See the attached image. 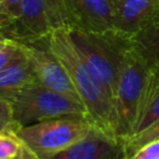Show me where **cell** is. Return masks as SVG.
<instances>
[{
  "label": "cell",
  "instance_id": "6da1fadb",
  "mask_svg": "<svg viewBox=\"0 0 159 159\" xmlns=\"http://www.w3.org/2000/svg\"><path fill=\"white\" fill-rule=\"evenodd\" d=\"M42 41L67 71L92 125L106 135L119 140L113 98L80 56L71 41L68 29H57Z\"/></svg>",
  "mask_w": 159,
  "mask_h": 159
},
{
  "label": "cell",
  "instance_id": "7a4b0ae2",
  "mask_svg": "<svg viewBox=\"0 0 159 159\" xmlns=\"http://www.w3.org/2000/svg\"><path fill=\"white\" fill-rule=\"evenodd\" d=\"M150 67L135 50L132 39L125 47L119 68L118 83L114 94L117 113V134L124 145L135 133L139 120L140 103Z\"/></svg>",
  "mask_w": 159,
  "mask_h": 159
},
{
  "label": "cell",
  "instance_id": "3957f363",
  "mask_svg": "<svg viewBox=\"0 0 159 159\" xmlns=\"http://www.w3.org/2000/svg\"><path fill=\"white\" fill-rule=\"evenodd\" d=\"M10 103L16 128L62 117L87 118L81 101L52 91L39 81L27 84Z\"/></svg>",
  "mask_w": 159,
  "mask_h": 159
},
{
  "label": "cell",
  "instance_id": "277c9868",
  "mask_svg": "<svg viewBox=\"0 0 159 159\" xmlns=\"http://www.w3.org/2000/svg\"><path fill=\"white\" fill-rule=\"evenodd\" d=\"M93 128L84 117H62L20 127L16 132L39 159H51L83 139Z\"/></svg>",
  "mask_w": 159,
  "mask_h": 159
},
{
  "label": "cell",
  "instance_id": "5b68a950",
  "mask_svg": "<svg viewBox=\"0 0 159 159\" xmlns=\"http://www.w3.org/2000/svg\"><path fill=\"white\" fill-rule=\"evenodd\" d=\"M70 27L63 0H22L19 17L0 30L17 42H37L57 29Z\"/></svg>",
  "mask_w": 159,
  "mask_h": 159
},
{
  "label": "cell",
  "instance_id": "8992f818",
  "mask_svg": "<svg viewBox=\"0 0 159 159\" xmlns=\"http://www.w3.org/2000/svg\"><path fill=\"white\" fill-rule=\"evenodd\" d=\"M19 43L30 61L37 81L41 84L52 91L81 101L63 65L42 40L37 42Z\"/></svg>",
  "mask_w": 159,
  "mask_h": 159
},
{
  "label": "cell",
  "instance_id": "52a82bcc",
  "mask_svg": "<svg viewBox=\"0 0 159 159\" xmlns=\"http://www.w3.org/2000/svg\"><path fill=\"white\" fill-rule=\"evenodd\" d=\"M71 27L102 34L114 30L111 0H63Z\"/></svg>",
  "mask_w": 159,
  "mask_h": 159
},
{
  "label": "cell",
  "instance_id": "ba28073f",
  "mask_svg": "<svg viewBox=\"0 0 159 159\" xmlns=\"http://www.w3.org/2000/svg\"><path fill=\"white\" fill-rule=\"evenodd\" d=\"M114 30L133 36L159 17V0H111Z\"/></svg>",
  "mask_w": 159,
  "mask_h": 159
},
{
  "label": "cell",
  "instance_id": "9c48e42d",
  "mask_svg": "<svg viewBox=\"0 0 159 159\" xmlns=\"http://www.w3.org/2000/svg\"><path fill=\"white\" fill-rule=\"evenodd\" d=\"M51 159H128L124 145L97 128Z\"/></svg>",
  "mask_w": 159,
  "mask_h": 159
},
{
  "label": "cell",
  "instance_id": "30bf717a",
  "mask_svg": "<svg viewBox=\"0 0 159 159\" xmlns=\"http://www.w3.org/2000/svg\"><path fill=\"white\" fill-rule=\"evenodd\" d=\"M35 81L37 78L34 68L21 48L16 60L0 72V98L11 102L27 84Z\"/></svg>",
  "mask_w": 159,
  "mask_h": 159
},
{
  "label": "cell",
  "instance_id": "8fae6325",
  "mask_svg": "<svg viewBox=\"0 0 159 159\" xmlns=\"http://www.w3.org/2000/svg\"><path fill=\"white\" fill-rule=\"evenodd\" d=\"M132 42L150 68H159V17L134 34Z\"/></svg>",
  "mask_w": 159,
  "mask_h": 159
},
{
  "label": "cell",
  "instance_id": "7c38bea8",
  "mask_svg": "<svg viewBox=\"0 0 159 159\" xmlns=\"http://www.w3.org/2000/svg\"><path fill=\"white\" fill-rule=\"evenodd\" d=\"M0 159H39L19 137L16 129L0 132Z\"/></svg>",
  "mask_w": 159,
  "mask_h": 159
},
{
  "label": "cell",
  "instance_id": "4fadbf2b",
  "mask_svg": "<svg viewBox=\"0 0 159 159\" xmlns=\"http://www.w3.org/2000/svg\"><path fill=\"white\" fill-rule=\"evenodd\" d=\"M154 140H159V120L157 123H154L152 127H149L148 129H145L142 133L134 135L129 142H127L124 144L127 158L132 157L143 145H145L150 142H154Z\"/></svg>",
  "mask_w": 159,
  "mask_h": 159
},
{
  "label": "cell",
  "instance_id": "5bb4252c",
  "mask_svg": "<svg viewBox=\"0 0 159 159\" xmlns=\"http://www.w3.org/2000/svg\"><path fill=\"white\" fill-rule=\"evenodd\" d=\"M158 120H159V92L154 96V98L150 101V103L147 106V108L144 109L143 114L140 116V119H139V122L137 124L134 135H137V134L142 133L143 130L148 129L149 127H152Z\"/></svg>",
  "mask_w": 159,
  "mask_h": 159
},
{
  "label": "cell",
  "instance_id": "9a60e30c",
  "mask_svg": "<svg viewBox=\"0 0 159 159\" xmlns=\"http://www.w3.org/2000/svg\"><path fill=\"white\" fill-rule=\"evenodd\" d=\"M22 0H1L0 2V20L1 29L12 24L20 15Z\"/></svg>",
  "mask_w": 159,
  "mask_h": 159
},
{
  "label": "cell",
  "instance_id": "2e32d148",
  "mask_svg": "<svg viewBox=\"0 0 159 159\" xmlns=\"http://www.w3.org/2000/svg\"><path fill=\"white\" fill-rule=\"evenodd\" d=\"M21 53V47L17 41L7 40L0 47V72L5 70L10 63H12L16 57Z\"/></svg>",
  "mask_w": 159,
  "mask_h": 159
},
{
  "label": "cell",
  "instance_id": "e0dca14e",
  "mask_svg": "<svg viewBox=\"0 0 159 159\" xmlns=\"http://www.w3.org/2000/svg\"><path fill=\"white\" fill-rule=\"evenodd\" d=\"M6 129H17L14 122L11 103L4 98H0V132Z\"/></svg>",
  "mask_w": 159,
  "mask_h": 159
},
{
  "label": "cell",
  "instance_id": "ac0fdd59",
  "mask_svg": "<svg viewBox=\"0 0 159 159\" xmlns=\"http://www.w3.org/2000/svg\"><path fill=\"white\" fill-rule=\"evenodd\" d=\"M128 159H159V140L143 145Z\"/></svg>",
  "mask_w": 159,
  "mask_h": 159
},
{
  "label": "cell",
  "instance_id": "d6986e66",
  "mask_svg": "<svg viewBox=\"0 0 159 159\" xmlns=\"http://www.w3.org/2000/svg\"><path fill=\"white\" fill-rule=\"evenodd\" d=\"M7 39H6V36L4 35V32L0 30V43H2V42H5Z\"/></svg>",
  "mask_w": 159,
  "mask_h": 159
},
{
  "label": "cell",
  "instance_id": "ffe728a7",
  "mask_svg": "<svg viewBox=\"0 0 159 159\" xmlns=\"http://www.w3.org/2000/svg\"><path fill=\"white\" fill-rule=\"evenodd\" d=\"M7 40H9V39H7ZM7 40H6V41H7ZM6 41H5V42H6ZM5 42H2V43H5ZM2 43H0V47L2 46Z\"/></svg>",
  "mask_w": 159,
  "mask_h": 159
},
{
  "label": "cell",
  "instance_id": "44dd1931",
  "mask_svg": "<svg viewBox=\"0 0 159 159\" xmlns=\"http://www.w3.org/2000/svg\"><path fill=\"white\" fill-rule=\"evenodd\" d=\"M0 29H1V20H0Z\"/></svg>",
  "mask_w": 159,
  "mask_h": 159
},
{
  "label": "cell",
  "instance_id": "7402d4cb",
  "mask_svg": "<svg viewBox=\"0 0 159 159\" xmlns=\"http://www.w3.org/2000/svg\"><path fill=\"white\" fill-rule=\"evenodd\" d=\"M0 2H1V0H0Z\"/></svg>",
  "mask_w": 159,
  "mask_h": 159
}]
</instances>
